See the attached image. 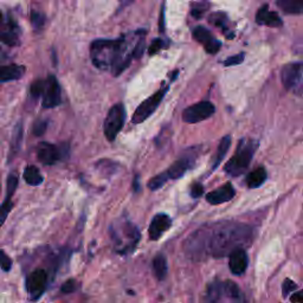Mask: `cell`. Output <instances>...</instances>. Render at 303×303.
Instances as JSON below:
<instances>
[{
	"instance_id": "f1b7e54d",
	"label": "cell",
	"mask_w": 303,
	"mask_h": 303,
	"mask_svg": "<svg viewBox=\"0 0 303 303\" xmlns=\"http://www.w3.org/2000/svg\"><path fill=\"white\" fill-rule=\"evenodd\" d=\"M0 39H2L3 43H5V44L10 46H14L18 44V36L14 31H2Z\"/></svg>"
},
{
	"instance_id": "8992f818",
	"label": "cell",
	"mask_w": 303,
	"mask_h": 303,
	"mask_svg": "<svg viewBox=\"0 0 303 303\" xmlns=\"http://www.w3.org/2000/svg\"><path fill=\"white\" fill-rule=\"evenodd\" d=\"M126 122V109L122 103L114 104L109 109L107 117L104 120L103 132L109 142H113L116 139L119 133L122 131Z\"/></svg>"
},
{
	"instance_id": "52a82bcc",
	"label": "cell",
	"mask_w": 303,
	"mask_h": 303,
	"mask_svg": "<svg viewBox=\"0 0 303 303\" xmlns=\"http://www.w3.org/2000/svg\"><path fill=\"white\" fill-rule=\"evenodd\" d=\"M167 92H168V86H163V88L158 90V92L153 94L152 96H149L147 100H145L142 103L135 109V112H134L133 117H132L133 123L140 124L147 120L148 117H151L153 115V113L158 109L161 102H163L164 97L167 94Z\"/></svg>"
},
{
	"instance_id": "9c48e42d",
	"label": "cell",
	"mask_w": 303,
	"mask_h": 303,
	"mask_svg": "<svg viewBox=\"0 0 303 303\" xmlns=\"http://www.w3.org/2000/svg\"><path fill=\"white\" fill-rule=\"evenodd\" d=\"M216 107L211 102L202 101L184 110L183 120L187 123H198L213 115Z\"/></svg>"
},
{
	"instance_id": "d6986e66",
	"label": "cell",
	"mask_w": 303,
	"mask_h": 303,
	"mask_svg": "<svg viewBox=\"0 0 303 303\" xmlns=\"http://www.w3.org/2000/svg\"><path fill=\"white\" fill-rule=\"evenodd\" d=\"M25 74V66L11 64L0 66V82L17 81Z\"/></svg>"
},
{
	"instance_id": "ffe728a7",
	"label": "cell",
	"mask_w": 303,
	"mask_h": 303,
	"mask_svg": "<svg viewBox=\"0 0 303 303\" xmlns=\"http://www.w3.org/2000/svg\"><path fill=\"white\" fill-rule=\"evenodd\" d=\"M153 273H154L155 277L159 281L166 278L168 273V264H167V258L166 256L163 254H158L153 259Z\"/></svg>"
},
{
	"instance_id": "e575fe53",
	"label": "cell",
	"mask_w": 303,
	"mask_h": 303,
	"mask_svg": "<svg viewBox=\"0 0 303 303\" xmlns=\"http://www.w3.org/2000/svg\"><path fill=\"white\" fill-rule=\"evenodd\" d=\"M31 21H32V25L36 30H41L43 26H44V22L45 18L44 15L38 13V12H32V15H31Z\"/></svg>"
},
{
	"instance_id": "44dd1931",
	"label": "cell",
	"mask_w": 303,
	"mask_h": 303,
	"mask_svg": "<svg viewBox=\"0 0 303 303\" xmlns=\"http://www.w3.org/2000/svg\"><path fill=\"white\" fill-rule=\"evenodd\" d=\"M225 297V290H224V282H212L207 286L206 301L218 302Z\"/></svg>"
},
{
	"instance_id": "d6a6232c",
	"label": "cell",
	"mask_w": 303,
	"mask_h": 303,
	"mask_svg": "<svg viewBox=\"0 0 303 303\" xmlns=\"http://www.w3.org/2000/svg\"><path fill=\"white\" fill-rule=\"evenodd\" d=\"M77 288H78V283L72 278L63 283L61 291L63 294H72L74 293V291H76Z\"/></svg>"
},
{
	"instance_id": "1f68e13d",
	"label": "cell",
	"mask_w": 303,
	"mask_h": 303,
	"mask_svg": "<svg viewBox=\"0 0 303 303\" xmlns=\"http://www.w3.org/2000/svg\"><path fill=\"white\" fill-rule=\"evenodd\" d=\"M22 139H23V127H22V123H19L13 132L12 152L18 151L19 146H21V142H22Z\"/></svg>"
},
{
	"instance_id": "6da1fadb",
	"label": "cell",
	"mask_w": 303,
	"mask_h": 303,
	"mask_svg": "<svg viewBox=\"0 0 303 303\" xmlns=\"http://www.w3.org/2000/svg\"><path fill=\"white\" fill-rule=\"evenodd\" d=\"M141 38L142 37L137 41L128 37L97 39L90 46V57L93 64L97 69L104 72L110 70L115 77L120 76L131 65L134 58H136V45Z\"/></svg>"
},
{
	"instance_id": "603a6c76",
	"label": "cell",
	"mask_w": 303,
	"mask_h": 303,
	"mask_svg": "<svg viewBox=\"0 0 303 303\" xmlns=\"http://www.w3.org/2000/svg\"><path fill=\"white\" fill-rule=\"evenodd\" d=\"M277 5L282 11L289 14L303 13V0H277Z\"/></svg>"
},
{
	"instance_id": "9a60e30c",
	"label": "cell",
	"mask_w": 303,
	"mask_h": 303,
	"mask_svg": "<svg viewBox=\"0 0 303 303\" xmlns=\"http://www.w3.org/2000/svg\"><path fill=\"white\" fill-rule=\"evenodd\" d=\"M171 225H172V219L168 215L159 213L154 216V218H153V220L151 222V225H149V230H148L149 238H151L152 241H158V239H160L161 236L170 229Z\"/></svg>"
},
{
	"instance_id": "74e56055",
	"label": "cell",
	"mask_w": 303,
	"mask_h": 303,
	"mask_svg": "<svg viewBox=\"0 0 303 303\" xmlns=\"http://www.w3.org/2000/svg\"><path fill=\"white\" fill-rule=\"evenodd\" d=\"M164 48V41L163 39H154V41L152 42V44L149 45L148 48V54L153 56V55H155L156 52H159V51Z\"/></svg>"
},
{
	"instance_id": "8d00e7d4",
	"label": "cell",
	"mask_w": 303,
	"mask_h": 303,
	"mask_svg": "<svg viewBox=\"0 0 303 303\" xmlns=\"http://www.w3.org/2000/svg\"><path fill=\"white\" fill-rule=\"evenodd\" d=\"M283 297H287L289 294L293 293V291L297 288L296 283L291 281V279L287 278L284 279V282H283Z\"/></svg>"
},
{
	"instance_id": "83f0119b",
	"label": "cell",
	"mask_w": 303,
	"mask_h": 303,
	"mask_svg": "<svg viewBox=\"0 0 303 303\" xmlns=\"http://www.w3.org/2000/svg\"><path fill=\"white\" fill-rule=\"evenodd\" d=\"M12 207L13 203L12 200H11V197H6V199L4 200V203L0 205V227L5 223L7 216H9L11 210H12Z\"/></svg>"
},
{
	"instance_id": "5b68a950",
	"label": "cell",
	"mask_w": 303,
	"mask_h": 303,
	"mask_svg": "<svg viewBox=\"0 0 303 303\" xmlns=\"http://www.w3.org/2000/svg\"><path fill=\"white\" fill-rule=\"evenodd\" d=\"M207 236L208 227H200L188 236L184 243V251L188 258L199 262L207 257Z\"/></svg>"
},
{
	"instance_id": "30bf717a",
	"label": "cell",
	"mask_w": 303,
	"mask_h": 303,
	"mask_svg": "<svg viewBox=\"0 0 303 303\" xmlns=\"http://www.w3.org/2000/svg\"><path fill=\"white\" fill-rule=\"evenodd\" d=\"M64 146H56L50 142H41L37 146V158L43 165L51 166L63 159V155L68 153V149H63Z\"/></svg>"
},
{
	"instance_id": "60d3db41",
	"label": "cell",
	"mask_w": 303,
	"mask_h": 303,
	"mask_svg": "<svg viewBox=\"0 0 303 303\" xmlns=\"http://www.w3.org/2000/svg\"><path fill=\"white\" fill-rule=\"evenodd\" d=\"M290 301L291 302H296V303H303V290L302 291H300V293H296V294H294L293 296L290 297Z\"/></svg>"
},
{
	"instance_id": "3957f363",
	"label": "cell",
	"mask_w": 303,
	"mask_h": 303,
	"mask_svg": "<svg viewBox=\"0 0 303 303\" xmlns=\"http://www.w3.org/2000/svg\"><path fill=\"white\" fill-rule=\"evenodd\" d=\"M110 235L115 243L117 253L121 255L131 254L136 247L141 237L137 226L129 220L117 222V226H110Z\"/></svg>"
},
{
	"instance_id": "2e32d148",
	"label": "cell",
	"mask_w": 303,
	"mask_h": 303,
	"mask_svg": "<svg viewBox=\"0 0 303 303\" xmlns=\"http://www.w3.org/2000/svg\"><path fill=\"white\" fill-rule=\"evenodd\" d=\"M194 163V158L193 156L190 155H184L183 158H180L179 160H176L174 164L172 165L171 167H168L165 173H166L168 180H176L182 176L185 175L190 168H192Z\"/></svg>"
},
{
	"instance_id": "ac0fdd59",
	"label": "cell",
	"mask_w": 303,
	"mask_h": 303,
	"mask_svg": "<svg viewBox=\"0 0 303 303\" xmlns=\"http://www.w3.org/2000/svg\"><path fill=\"white\" fill-rule=\"evenodd\" d=\"M256 21H257L258 24L266 25L270 27L282 26V19L279 18V15L276 12L270 11L268 5L262 6L261 9L258 10L257 15H256Z\"/></svg>"
},
{
	"instance_id": "4316f807",
	"label": "cell",
	"mask_w": 303,
	"mask_h": 303,
	"mask_svg": "<svg viewBox=\"0 0 303 303\" xmlns=\"http://www.w3.org/2000/svg\"><path fill=\"white\" fill-rule=\"evenodd\" d=\"M167 182H168V178H167L166 173L163 172V173H160V174H158V175L153 176V178L151 180H149L148 187L151 188L152 191H156V190H159V188L163 187L164 185L166 184Z\"/></svg>"
},
{
	"instance_id": "484cf974",
	"label": "cell",
	"mask_w": 303,
	"mask_h": 303,
	"mask_svg": "<svg viewBox=\"0 0 303 303\" xmlns=\"http://www.w3.org/2000/svg\"><path fill=\"white\" fill-rule=\"evenodd\" d=\"M224 290H225V297L230 298V300H232V301H241L242 300L241 290H239V288L235 282H232V281L224 282Z\"/></svg>"
},
{
	"instance_id": "4fadbf2b",
	"label": "cell",
	"mask_w": 303,
	"mask_h": 303,
	"mask_svg": "<svg viewBox=\"0 0 303 303\" xmlns=\"http://www.w3.org/2000/svg\"><path fill=\"white\" fill-rule=\"evenodd\" d=\"M303 70V64H298V63H294V64L286 65L282 69L281 78L282 83L284 85L286 89L294 92V89L296 88V85L300 81L301 75Z\"/></svg>"
},
{
	"instance_id": "cb8c5ba5",
	"label": "cell",
	"mask_w": 303,
	"mask_h": 303,
	"mask_svg": "<svg viewBox=\"0 0 303 303\" xmlns=\"http://www.w3.org/2000/svg\"><path fill=\"white\" fill-rule=\"evenodd\" d=\"M230 146H231V136L230 135L224 136L217 148V153H216V156L213 159V166H212V170H216V168L219 166V164L222 163L223 159L225 158V155L227 154V151L230 149Z\"/></svg>"
},
{
	"instance_id": "ab89813d",
	"label": "cell",
	"mask_w": 303,
	"mask_h": 303,
	"mask_svg": "<svg viewBox=\"0 0 303 303\" xmlns=\"http://www.w3.org/2000/svg\"><path fill=\"white\" fill-rule=\"evenodd\" d=\"M204 193V187L202 184H194L193 186L191 187V197L192 198H199Z\"/></svg>"
},
{
	"instance_id": "e0dca14e",
	"label": "cell",
	"mask_w": 303,
	"mask_h": 303,
	"mask_svg": "<svg viewBox=\"0 0 303 303\" xmlns=\"http://www.w3.org/2000/svg\"><path fill=\"white\" fill-rule=\"evenodd\" d=\"M236 194V191L234 186L230 183H227L223 186H220L217 190L210 192L206 195L207 203L212 204V205H219V204L226 203L234 198Z\"/></svg>"
},
{
	"instance_id": "7402d4cb",
	"label": "cell",
	"mask_w": 303,
	"mask_h": 303,
	"mask_svg": "<svg viewBox=\"0 0 303 303\" xmlns=\"http://www.w3.org/2000/svg\"><path fill=\"white\" fill-rule=\"evenodd\" d=\"M266 171L264 167H258L255 171L249 173L246 178V185L249 188H257L262 186L266 180Z\"/></svg>"
},
{
	"instance_id": "7c38bea8",
	"label": "cell",
	"mask_w": 303,
	"mask_h": 303,
	"mask_svg": "<svg viewBox=\"0 0 303 303\" xmlns=\"http://www.w3.org/2000/svg\"><path fill=\"white\" fill-rule=\"evenodd\" d=\"M193 37L197 42H199L200 44L204 45L206 52L215 55L217 54L220 46H222V43L217 41L213 36H212L210 31L203 26H198L193 30Z\"/></svg>"
},
{
	"instance_id": "f546056e",
	"label": "cell",
	"mask_w": 303,
	"mask_h": 303,
	"mask_svg": "<svg viewBox=\"0 0 303 303\" xmlns=\"http://www.w3.org/2000/svg\"><path fill=\"white\" fill-rule=\"evenodd\" d=\"M18 186V175L15 173H11L7 178V183H6V197H11L14 194L15 190H17Z\"/></svg>"
},
{
	"instance_id": "5bb4252c",
	"label": "cell",
	"mask_w": 303,
	"mask_h": 303,
	"mask_svg": "<svg viewBox=\"0 0 303 303\" xmlns=\"http://www.w3.org/2000/svg\"><path fill=\"white\" fill-rule=\"evenodd\" d=\"M249 258L244 247H237L229 255V266L231 273L237 276H242L247 269Z\"/></svg>"
},
{
	"instance_id": "4dcf8cb0",
	"label": "cell",
	"mask_w": 303,
	"mask_h": 303,
	"mask_svg": "<svg viewBox=\"0 0 303 303\" xmlns=\"http://www.w3.org/2000/svg\"><path fill=\"white\" fill-rule=\"evenodd\" d=\"M44 88H45V80H38L36 82H33L32 85H31V89H30V94L31 96L34 97V98H38L43 95V92H44Z\"/></svg>"
},
{
	"instance_id": "8fae6325",
	"label": "cell",
	"mask_w": 303,
	"mask_h": 303,
	"mask_svg": "<svg viewBox=\"0 0 303 303\" xmlns=\"http://www.w3.org/2000/svg\"><path fill=\"white\" fill-rule=\"evenodd\" d=\"M42 96L44 108H55L62 103L61 85L54 75H50L45 80V88Z\"/></svg>"
},
{
	"instance_id": "d590c367",
	"label": "cell",
	"mask_w": 303,
	"mask_h": 303,
	"mask_svg": "<svg viewBox=\"0 0 303 303\" xmlns=\"http://www.w3.org/2000/svg\"><path fill=\"white\" fill-rule=\"evenodd\" d=\"M0 266L4 271H10L12 268V261L3 250H0Z\"/></svg>"
},
{
	"instance_id": "f35d334b",
	"label": "cell",
	"mask_w": 303,
	"mask_h": 303,
	"mask_svg": "<svg viewBox=\"0 0 303 303\" xmlns=\"http://www.w3.org/2000/svg\"><path fill=\"white\" fill-rule=\"evenodd\" d=\"M244 61V54H238L235 55V56H231L227 58V60L224 62V64L226 66H232V65H237L241 64V63Z\"/></svg>"
},
{
	"instance_id": "277c9868",
	"label": "cell",
	"mask_w": 303,
	"mask_h": 303,
	"mask_svg": "<svg viewBox=\"0 0 303 303\" xmlns=\"http://www.w3.org/2000/svg\"><path fill=\"white\" fill-rule=\"evenodd\" d=\"M257 148L254 140H242L239 142L235 155L229 160L225 166V172L231 176H238L247 170Z\"/></svg>"
},
{
	"instance_id": "ba28073f",
	"label": "cell",
	"mask_w": 303,
	"mask_h": 303,
	"mask_svg": "<svg viewBox=\"0 0 303 303\" xmlns=\"http://www.w3.org/2000/svg\"><path fill=\"white\" fill-rule=\"evenodd\" d=\"M49 276L44 269H36L26 277L25 287L31 300H38L44 294Z\"/></svg>"
},
{
	"instance_id": "b9f144b4",
	"label": "cell",
	"mask_w": 303,
	"mask_h": 303,
	"mask_svg": "<svg viewBox=\"0 0 303 303\" xmlns=\"http://www.w3.org/2000/svg\"><path fill=\"white\" fill-rule=\"evenodd\" d=\"M0 21H2V14H0Z\"/></svg>"
},
{
	"instance_id": "d4e9b609",
	"label": "cell",
	"mask_w": 303,
	"mask_h": 303,
	"mask_svg": "<svg viewBox=\"0 0 303 303\" xmlns=\"http://www.w3.org/2000/svg\"><path fill=\"white\" fill-rule=\"evenodd\" d=\"M24 180L27 185L30 186H39L44 182V178L41 174L38 168L36 166H27L24 171Z\"/></svg>"
},
{
	"instance_id": "836d02e7",
	"label": "cell",
	"mask_w": 303,
	"mask_h": 303,
	"mask_svg": "<svg viewBox=\"0 0 303 303\" xmlns=\"http://www.w3.org/2000/svg\"><path fill=\"white\" fill-rule=\"evenodd\" d=\"M46 128H48V121L46 120H39L34 123L32 132L36 136H42L43 134L46 132Z\"/></svg>"
},
{
	"instance_id": "7a4b0ae2",
	"label": "cell",
	"mask_w": 303,
	"mask_h": 303,
	"mask_svg": "<svg viewBox=\"0 0 303 303\" xmlns=\"http://www.w3.org/2000/svg\"><path fill=\"white\" fill-rule=\"evenodd\" d=\"M253 237L254 230L245 224L223 223L208 226V256L216 258L225 257L237 247H244L246 244H250Z\"/></svg>"
}]
</instances>
